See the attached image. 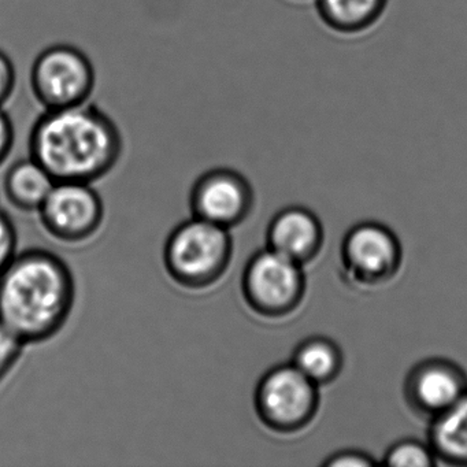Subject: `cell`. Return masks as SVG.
<instances>
[{"mask_svg": "<svg viewBox=\"0 0 467 467\" xmlns=\"http://www.w3.org/2000/svg\"><path fill=\"white\" fill-rule=\"evenodd\" d=\"M234 255L229 229L192 217L177 225L163 248V264L174 283L206 289L221 280Z\"/></svg>", "mask_w": 467, "mask_h": 467, "instance_id": "3", "label": "cell"}, {"mask_svg": "<svg viewBox=\"0 0 467 467\" xmlns=\"http://www.w3.org/2000/svg\"><path fill=\"white\" fill-rule=\"evenodd\" d=\"M242 292L254 313L265 318H283L302 305L306 294L303 266L266 247L245 265Z\"/></svg>", "mask_w": 467, "mask_h": 467, "instance_id": "5", "label": "cell"}, {"mask_svg": "<svg viewBox=\"0 0 467 467\" xmlns=\"http://www.w3.org/2000/svg\"><path fill=\"white\" fill-rule=\"evenodd\" d=\"M436 461L431 445L407 439L390 445L381 463L395 467H431Z\"/></svg>", "mask_w": 467, "mask_h": 467, "instance_id": "16", "label": "cell"}, {"mask_svg": "<svg viewBox=\"0 0 467 467\" xmlns=\"http://www.w3.org/2000/svg\"><path fill=\"white\" fill-rule=\"evenodd\" d=\"M75 296L64 259L46 250L17 254L0 273V325L26 344L50 340L67 324Z\"/></svg>", "mask_w": 467, "mask_h": 467, "instance_id": "2", "label": "cell"}, {"mask_svg": "<svg viewBox=\"0 0 467 467\" xmlns=\"http://www.w3.org/2000/svg\"><path fill=\"white\" fill-rule=\"evenodd\" d=\"M318 385L292 363L270 368L256 385L254 404L261 422L275 433L310 425L319 407Z\"/></svg>", "mask_w": 467, "mask_h": 467, "instance_id": "4", "label": "cell"}, {"mask_svg": "<svg viewBox=\"0 0 467 467\" xmlns=\"http://www.w3.org/2000/svg\"><path fill=\"white\" fill-rule=\"evenodd\" d=\"M388 0H316L321 20L338 34H360L381 17Z\"/></svg>", "mask_w": 467, "mask_h": 467, "instance_id": "14", "label": "cell"}, {"mask_svg": "<svg viewBox=\"0 0 467 467\" xmlns=\"http://www.w3.org/2000/svg\"><path fill=\"white\" fill-rule=\"evenodd\" d=\"M404 398L415 414L434 418L467 393V374L452 360H420L407 374Z\"/></svg>", "mask_w": 467, "mask_h": 467, "instance_id": "10", "label": "cell"}, {"mask_svg": "<svg viewBox=\"0 0 467 467\" xmlns=\"http://www.w3.org/2000/svg\"><path fill=\"white\" fill-rule=\"evenodd\" d=\"M379 464L368 453L360 452L355 450H344L340 452L333 453L329 458L325 459L322 466L327 467H368Z\"/></svg>", "mask_w": 467, "mask_h": 467, "instance_id": "19", "label": "cell"}, {"mask_svg": "<svg viewBox=\"0 0 467 467\" xmlns=\"http://www.w3.org/2000/svg\"><path fill=\"white\" fill-rule=\"evenodd\" d=\"M17 243L15 223L7 214L0 212V273L4 272L17 255Z\"/></svg>", "mask_w": 467, "mask_h": 467, "instance_id": "18", "label": "cell"}, {"mask_svg": "<svg viewBox=\"0 0 467 467\" xmlns=\"http://www.w3.org/2000/svg\"><path fill=\"white\" fill-rule=\"evenodd\" d=\"M396 234L379 223H360L347 232L341 244L344 272L357 285L379 286L395 277L401 265Z\"/></svg>", "mask_w": 467, "mask_h": 467, "instance_id": "7", "label": "cell"}, {"mask_svg": "<svg viewBox=\"0 0 467 467\" xmlns=\"http://www.w3.org/2000/svg\"><path fill=\"white\" fill-rule=\"evenodd\" d=\"M17 83L15 64L6 53L0 50V108L12 98Z\"/></svg>", "mask_w": 467, "mask_h": 467, "instance_id": "20", "label": "cell"}, {"mask_svg": "<svg viewBox=\"0 0 467 467\" xmlns=\"http://www.w3.org/2000/svg\"><path fill=\"white\" fill-rule=\"evenodd\" d=\"M431 420L428 444L436 459L451 466H467V393Z\"/></svg>", "mask_w": 467, "mask_h": 467, "instance_id": "12", "label": "cell"}, {"mask_svg": "<svg viewBox=\"0 0 467 467\" xmlns=\"http://www.w3.org/2000/svg\"><path fill=\"white\" fill-rule=\"evenodd\" d=\"M193 217L231 231L244 223L254 206L250 182L234 169L217 168L202 174L191 190Z\"/></svg>", "mask_w": 467, "mask_h": 467, "instance_id": "9", "label": "cell"}, {"mask_svg": "<svg viewBox=\"0 0 467 467\" xmlns=\"http://www.w3.org/2000/svg\"><path fill=\"white\" fill-rule=\"evenodd\" d=\"M267 247L305 266L324 244V229L318 218L305 207L281 210L267 226Z\"/></svg>", "mask_w": 467, "mask_h": 467, "instance_id": "11", "label": "cell"}, {"mask_svg": "<svg viewBox=\"0 0 467 467\" xmlns=\"http://www.w3.org/2000/svg\"><path fill=\"white\" fill-rule=\"evenodd\" d=\"M26 344L0 325V382L12 371Z\"/></svg>", "mask_w": 467, "mask_h": 467, "instance_id": "17", "label": "cell"}, {"mask_svg": "<svg viewBox=\"0 0 467 467\" xmlns=\"http://www.w3.org/2000/svg\"><path fill=\"white\" fill-rule=\"evenodd\" d=\"M15 125L9 114L0 108V165L7 160L15 146Z\"/></svg>", "mask_w": 467, "mask_h": 467, "instance_id": "21", "label": "cell"}, {"mask_svg": "<svg viewBox=\"0 0 467 467\" xmlns=\"http://www.w3.org/2000/svg\"><path fill=\"white\" fill-rule=\"evenodd\" d=\"M56 182L37 161L29 157L10 166L4 185L13 206L24 212H37Z\"/></svg>", "mask_w": 467, "mask_h": 467, "instance_id": "13", "label": "cell"}, {"mask_svg": "<svg viewBox=\"0 0 467 467\" xmlns=\"http://www.w3.org/2000/svg\"><path fill=\"white\" fill-rule=\"evenodd\" d=\"M95 83L97 73L91 59L75 46H51L32 65V92L46 110L89 102Z\"/></svg>", "mask_w": 467, "mask_h": 467, "instance_id": "6", "label": "cell"}, {"mask_svg": "<svg viewBox=\"0 0 467 467\" xmlns=\"http://www.w3.org/2000/svg\"><path fill=\"white\" fill-rule=\"evenodd\" d=\"M291 363L314 384L321 387L337 379L343 368V354L330 338L311 336L296 347Z\"/></svg>", "mask_w": 467, "mask_h": 467, "instance_id": "15", "label": "cell"}, {"mask_svg": "<svg viewBox=\"0 0 467 467\" xmlns=\"http://www.w3.org/2000/svg\"><path fill=\"white\" fill-rule=\"evenodd\" d=\"M37 212L46 231L65 243L91 239L105 218L102 199L88 182H57Z\"/></svg>", "mask_w": 467, "mask_h": 467, "instance_id": "8", "label": "cell"}, {"mask_svg": "<svg viewBox=\"0 0 467 467\" xmlns=\"http://www.w3.org/2000/svg\"><path fill=\"white\" fill-rule=\"evenodd\" d=\"M122 150L116 122L89 102L46 110L29 135V157L56 182H98L116 168Z\"/></svg>", "mask_w": 467, "mask_h": 467, "instance_id": "1", "label": "cell"}]
</instances>
